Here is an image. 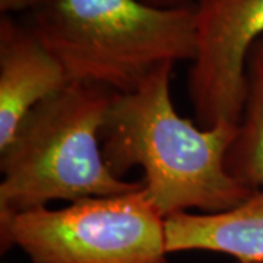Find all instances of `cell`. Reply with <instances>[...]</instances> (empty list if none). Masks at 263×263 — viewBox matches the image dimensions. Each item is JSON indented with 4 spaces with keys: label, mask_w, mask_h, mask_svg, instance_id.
<instances>
[{
    "label": "cell",
    "mask_w": 263,
    "mask_h": 263,
    "mask_svg": "<svg viewBox=\"0 0 263 263\" xmlns=\"http://www.w3.org/2000/svg\"><path fill=\"white\" fill-rule=\"evenodd\" d=\"M173 63L155 69L136 89L116 94L101 132L108 168L122 177L143 170V193L164 218L196 209L224 212L253 193L226 170L237 126L202 129L180 117L171 98Z\"/></svg>",
    "instance_id": "cell-1"
},
{
    "label": "cell",
    "mask_w": 263,
    "mask_h": 263,
    "mask_svg": "<svg viewBox=\"0 0 263 263\" xmlns=\"http://www.w3.org/2000/svg\"><path fill=\"white\" fill-rule=\"evenodd\" d=\"M114 92L72 82L44 100L21 122L0 151V218L86 197L116 196L143 187L116 176L104 160L101 132Z\"/></svg>",
    "instance_id": "cell-2"
},
{
    "label": "cell",
    "mask_w": 263,
    "mask_h": 263,
    "mask_svg": "<svg viewBox=\"0 0 263 263\" xmlns=\"http://www.w3.org/2000/svg\"><path fill=\"white\" fill-rule=\"evenodd\" d=\"M29 25L70 82L126 94L165 63L195 57V5L142 0H47Z\"/></svg>",
    "instance_id": "cell-3"
},
{
    "label": "cell",
    "mask_w": 263,
    "mask_h": 263,
    "mask_svg": "<svg viewBox=\"0 0 263 263\" xmlns=\"http://www.w3.org/2000/svg\"><path fill=\"white\" fill-rule=\"evenodd\" d=\"M2 249L32 263H167L165 218L143 187L0 218Z\"/></svg>",
    "instance_id": "cell-4"
},
{
    "label": "cell",
    "mask_w": 263,
    "mask_h": 263,
    "mask_svg": "<svg viewBox=\"0 0 263 263\" xmlns=\"http://www.w3.org/2000/svg\"><path fill=\"white\" fill-rule=\"evenodd\" d=\"M263 38V0H197L195 57L187 78L196 124L237 126L245 107L246 66Z\"/></svg>",
    "instance_id": "cell-5"
},
{
    "label": "cell",
    "mask_w": 263,
    "mask_h": 263,
    "mask_svg": "<svg viewBox=\"0 0 263 263\" xmlns=\"http://www.w3.org/2000/svg\"><path fill=\"white\" fill-rule=\"evenodd\" d=\"M65 69L31 27L3 15L0 19V151L25 116L40 103L65 89Z\"/></svg>",
    "instance_id": "cell-6"
},
{
    "label": "cell",
    "mask_w": 263,
    "mask_h": 263,
    "mask_svg": "<svg viewBox=\"0 0 263 263\" xmlns=\"http://www.w3.org/2000/svg\"><path fill=\"white\" fill-rule=\"evenodd\" d=\"M168 253L206 250L238 262H263V189L216 214L183 212L165 218Z\"/></svg>",
    "instance_id": "cell-7"
},
{
    "label": "cell",
    "mask_w": 263,
    "mask_h": 263,
    "mask_svg": "<svg viewBox=\"0 0 263 263\" xmlns=\"http://www.w3.org/2000/svg\"><path fill=\"white\" fill-rule=\"evenodd\" d=\"M226 170L245 187L263 189V38L247 57L245 107L227 151Z\"/></svg>",
    "instance_id": "cell-8"
},
{
    "label": "cell",
    "mask_w": 263,
    "mask_h": 263,
    "mask_svg": "<svg viewBox=\"0 0 263 263\" xmlns=\"http://www.w3.org/2000/svg\"><path fill=\"white\" fill-rule=\"evenodd\" d=\"M47 0H0V10L3 15L10 12H18L25 9H37Z\"/></svg>",
    "instance_id": "cell-9"
},
{
    "label": "cell",
    "mask_w": 263,
    "mask_h": 263,
    "mask_svg": "<svg viewBox=\"0 0 263 263\" xmlns=\"http://www.w3.org/2000/svg\"><path fill=\"white\" fill-rule=\"evenodd\" d=\"M143 3L155 6V8H180V6H186L192 5V0H142Z\"/></svg>",
    "instance_id": "cell-10"
},
{
    "label": "cell",
    "mask_w": 263,
    "mask_h": 263,
    "mask_svg": "<svg viewBox=\"0 0 263 263\" xmlns=\"http://www.w3.org/2000/svg\"><path fill=\"white\" fill-rule=\"evenodd\" d=\"M237 263H243V262H237ZM250 263H263V262H250Z\"/></svg>",
    "instance_id": "cell-11"
}]
</instances>
